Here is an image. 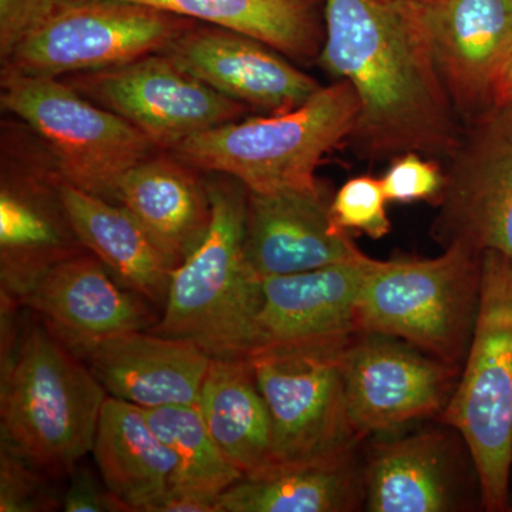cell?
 <instances>
[{"instance_id":"25","label":"cell","mask_w":512,"mask_h":512,"mask_svg":"<svg viewBox=\"0 0 512 512\" xmlns=\"http://www.w3.org/2000/svg\"><path fill=\"white\" fill-rule=\"evenodd\" d=\"M365 507L356 450L306 464H278L244 476L220 495L221 512H352Z\"/></svg>"},{"instance_id":"7","label":"cell","mask_w":512,"mask_h":512,"mask_svg":"<svg viewBox=\"0 0 512 512\" xmlns=\"http://www.w3.org/2000/svg\"><path fill=\"white\" fill-rule=\"evenodd\" d=\"M3 109L42 137L56 173L80 190L113 201L121 178L153 156V141L69 83L3 69Z\"/></svg>"},{"instance_id":"2","label":"cell","mask_w":512,"mask_h":512,"mask_svg":"<svg viewBox=\"0 0 512 512\" xmlns=\"http://www.w3.org/2000/svg\"><path fill=\"white\" fill-rule=\"evenodd\" d=\"M107 393L92 370L39 319L23 323L2 357L0 444L52 477L92 453Z\"/></svg>"},{"instance_id":"28","label":"cell","mask_w":512,"mask_h":512,"mask_svg":"<svg viewBox=\"0 0 512 512\" xmlns=\"http://www.w3.org/2000/svg\"><path fill=\"white\" fill-rule=\"evenodd\" d=\"M382 181L359 175L346 181L330 201V217L339 231L382 239L392 229Z\"/></svg>"},{"instance_id":"26","label":"cell","mask_w":512,"mask_h":512,"mask_svg":"<svg viewBox=\"0 0 512 512\" xmlns=\"http://www.w3.org/2000/svg\"><path fill=\"white\" fill-rule=\"evenodd\" d=\"M242 33L296 60H318L325 42V0H131Z\"/></svg>"},{"instance_id":"29","label":"cell","mask_w":512,"mask_h":512,"mask_svg":"<svg viewBox=\"0 0 512 512\" xmlns=\"http://www.w3.org/2000/svg\"><path fill=\"white\" fill-rule=\"evenodd\" d=\"M55 477L0 444V511L50 512L62 508Z\"/></svg>"},{"instance_id":"18","label":"cell","mask_w":512,"mask_h":512,"mask_svg":"<svg viewBox=\"0 0 512 512\" xmlns=\"http://www.w3.org/2000/svg\"><path fill=\"white\" fill-rule=\"evenodd\" d=\"M107 396L141 409L197 404L211 356L190 340L123 333L80 353Z\"/></svg>"},{"instance_id":"6","label":"cell","mask_w":512,"mask_h":512,"mask_svg":"<svg viewBox=\"0 0 512 512\" xmlns=\"http://www.w3.org/2000/svg\"><path fill=\"white\" fill-rule=\"evenodd\" d=\"M481 255L451 245L436 258H370L357 302L359 333L393 336L461 367L480 306Z\"/></svg>"},{"instance_id":"14","label":"cell","mask_w":512,"mask_h":512,"mask_svg":"<svg viewBox=\"0 0 512 512\" xmlns=\"http://www.w3.org/2000/svg\"><path fill=\"white\" fill-rule=\"evenodd\" d=\"M20 306L76 356L101 340L150 330L160 320L153 303L121 285L87 251L47 269Z\"/></svg>"},{"instance_id":"31","label":"cell","mask_w":512,"mask_h":512,"mask_svg":"<svg viewBox=\"0 0 512 512\" xmlns=\"http://www.w3.org/2000/svg\"><path fill=\"white\" fill-rule=\"evenodd\" d=\"M63 0H0V57L2 62L42 26Z\"/></svg>"},{"instance_id":"30","label":"cell","mask_w":512,"mask_h":512,"mask_svg":"<svg viewBox=\"0 0 512 512\" xmlns=\"http://www.w3.org/2000/svg\"><path fill=\"white\" fill-rule=\"evenodd\" d=\"M439 163V160L419 153L394 157L380 178L387 201L436 205L444 185V167Z\"/></svg>"},{"instance_id":"22","label":"cell","mask_w":512,"mask_h":512,"mask_svg":"<svg viewBox=\"0 0 512 512\" xmlns=\"http://www.w3.org/2000/svg\"><path fill=\"white\" fill-rule=\"evenodd\" d=\"M57 190L83 248L121 285L163 309L175 269L140 222L123 205L80 190L60 177Z\"/></svg>"},{"instance_id":"35","label":"cell","mask_w":512,"mask_h":512,"mask_svg":"<svg viewBox=\"0 0 512 512\" xmlns=\"http://www.w3.org/2000/svg\"><path fill=\"white\" fill-rule=\"evenodd\" d=\"M508 109H510L512 111V103L510 104V106H507Z\"/></svg>"},{"instance_id":"34","label":"cell","mask_w":512,"mask_h":512,"mask_svg":"<svg viewBox=\"0 0 512 512\" xmlns=\"http://www.w3.org/2000/svg\"><path fill=\"white\" fill-rule=\"evenodd\" d=\"M512 103V50L505 62L503 70H501L500 77H498L497 86L494 92V107L510 106Z\"/></svg>"},{"instance_id":"12","label":"cell","mask_w":512,"mask_h":512,"mask_svg":"<svg viewBox=\"0 0 512 512\" xmlns=\"http://www.w3.org/2000/svg\"><path fill=\"white\" fill-rule=\"evenodd\" d=\"M342 372L350 421L365 440L413 421L440 417L461 367L402 339L360 332L343 348Z\"/></svg>"},{"instance_id":"17","label":"cell","mask_w":512,"mask_h":512,"mask_svg":"<svg viewBox=\"0 0 512 512\" xmlns=\"http://www.w3.org/2000/svg\"><path fill=\"white\" fill-rule=\"evenodd\" d=\"M329 190L248 191L245 254L259 279L355 261L365 254L330 217Z\"/></svg>"},{"instance_id":"27","label":"cell","mask_w":512,"mask_h":512,"mask_svg":"<svg viewBox=\"0 0 512 512\" xmlns=\"http://www.w3.org/2000/svg\"><path fill=\"white\" fill-rule=\"evenodd\" d=\"M143 410L151 429L177 458L175 485L221 495L244 477L215 444L197 404Z\"/></svg>"},{"instance_id":"5","label":"cell","mask_w":512,"mask_h":512,"mask_svg":"<svg viewBox=\"0 0 512 512\" xmlns=\"http://www.w3.org/2000/svg\"><path fill=\"white\" fill-rule=\"evenodd\" d=\"M439 420L456 430L476 467L481 507L511 510L512 261L481 255L480 306L454 392Z\"/></svg>"},{"instance_id":"9","label":"cell","mask_w":512,"mask_h":512,"mask_svg":"<svg viewBox=\"0 0 512 512\" xmlns=\"http://www.w3.org/2000/svg\"><path fill=\"white\" fill-rule=\"evenodd\" d=\"M348 342L248 356L271 412L276 466L329 460L362 443L343 382Z\"/></svg>"},{"instance_id":"32","label":"cell","mask_w":512,"mask_h":512,"mask_svg":"<svg viewBox=\"0 0 512 512\" xmlns=\"http://www.w3.org/2000/svg\"><path fill=\"white\" fill-rule=\"evenodd\" d=\"M69 484L62 493V510L66 512H130L116 497L103 478L89 467L77 464L69 474Z\"/></svg>"},{"instance_id":"19","label":"cell","mask_w":512,"mask_h":512,"mask_svg":"<svg viewBox=\"0 0 512 512\" xmlns=\"http://www.w3.org/2000/svg\"><path fill=\"white\" fill-rule=\"evenodd\" d=\"M57 173L6 175L0 192V302L20 306L47 269L86 252L57 190Z\"/></svg>"},{"instance_id":"16","label":"cell","mask_w":512,"mask_h":512,"mask_svg":"<svg viewBox=\"0 0 512 512\" xmlns=\"http://www.w3.org/2000/svg\"><path fill=\"white\" fill-rule=\"evenodd\" d=\"M163 53L222 96L266 116L301 106L322 87L254 37L204 23H194Z\"/></svg>"},{"instance_id":"10","label":"cell","mask_w":512,"mask_h":512,"mask_svg":"<svg viewBox=\"0 0 512 512\" xmlns=\"http://www.w3.org/2000/svg\"><path fill=\"white\" fill-rule=\"evenodd\" d=\"M430 235L441 248L461 245L512 261V111L493 109L464 124L444 165Z\"/></svg>"},{"instance_id":"33","label":"cell","mask_w":512,"mask_h":512,"mask_svg":"<svg viewBox=\"0 0 512 512\" xmlns=\"http://www.w3.org/2000/svg\"><path fill=\"white\" fill-rule=\"evenodd\" d=\"M154 512H221L220 495L174 485Z\"/></svg>"},{"instance_id":"3","label":"cell","mask_w":512,"mask_h":512,"mask_svg":"<svg viewBox=\"0 0 512 512\" xmlns=\"http://www.w3.org/2000/svg\"><path fill=\"white\" fill-rule=\"evenodd\" d=\"M359 101L349 83L322 86L281 114L244 117L195 134L171 150L205 173L227 175L248 191H315L316 171L330 151L348 143Z\"/></svg>"},{"instance_id":"21","label":"cell","mask_w":512,"mask_h":512,"mask_svg":"<svg viewBox=\"0 0 512 512\" xmlns=\"http://www.w3.org/2000/svg\"><path fill=\"white\" fill-rule=\"evenodd\" d=\"M200 170L174 156H150L117 185L113 201L153 239L174 269L201 244L211 227L208 183Z\"/></svg>"},{"instance_id":"20","label":"cell","mask_w":512,"mask_h":512,"mask_svg":"<svg viewBox=\"0 0 512 512\" xmlns=\"http://www.w3.org/2000/svg\"><path fill=\"white\" fill-rule=\"evenodd\" d=\"M461 451L450 436L423 431L377 441L363 464L365 510L451 512L466 510Z\"/></svg>"},{"instance_id":"24","label":"cell","mask_w":512,"mask_h":512,"mask_svg":"<svg viewBox=\"0 0 512 512\" xmlns=\"http://www.w3.org/2000/svg\"><path fill=\"white\" fill-rule=\"evenodd\" d=\"M197 406L221 453L244 476L276 466L271 412L248 356L211 357Z\"/></svg>"},{"instance_id":"13","label":"cell","mask_w":512,"mask_h":512,"mask_svg":"<svg viewBox=\"0 0 512 512\" xmlns=\"http://www.w3.org/2000/svg\"><path fill=\"white\" fill-rule=\"evenodd\" d=\"M437 72L463 124L495 109L512 50V0H417Z\"/></svg>"},{"instance_id":"8","label":"cell","mask_w":512,"mask_h":512,"mask_svg":"<svg viewBox=\"0 0 512 512\" xmlns=\"http://www.w3.org/2000/svg\"><path fill=\"white\" fill-rule=\"evenodd\" d=\"M194 20L131 0H63L3 69L60 79L163 53Z\"/></svg>"},{"instance_id":"23","label":"cell","mask_w":512,"mask_h":512,"mask_svg":"<svg viewBox=\"0 0 512 512\" xmlns=\"http://www.w3.org/2000/svg\"><path fill=\"white\" fill-rule=\"evenodd\" d=\"M92 453L104 484L130 512H154L177 484V458L134 404L107 396Z\"/></svg>"},{"instance_id":"11","label":"cell","mask_w":512,"mask_h":512,"mask_svg":"<svg viewBox=\"0 0 512 512\" xmlns=\"http://www.w3.org/2000/svg\"><path fill=\"white\" fill-rule=\"evenodd\" d=\"M87 99L113 111L146 134L160 151L244 119L248 107L222 96L165 53H154L66 80Z\"/></svg>"},{"instance_id":"1","label":"cell","mask_w":512,"mask_h":512,"mask_svg":"<svg viewBox=\"0 0 512 512\" xmlns=\"http://www.w3.org/2000/svg\"><path fill=\"white\" fill-rule=\"evenodd\" d=\"M318 63L359 101L346 143L357 157L446 161L460 144L464 124L441 83L417 0H325Z\"/></svg>"},{"instance_id":"15","label":"cell","mask_w":512,"mask_h":512,"mask_svg":"<svg viewBox=\"0 0 512 512\" xmlns=\"http://www.w3.org/2000/svg\"><path fill=\"white\" fill-rule=\"evenodd\" d=\"M370 256L262 279L249 356L348 342L357 329V302Z\"/></svg>"},{"instance_id":"4","label":"cell","mask_w":512,"mask_h":512,"mask_svg":"<svg viewBox=\"0 0 512 512\" xmlns=\"http://www.w3.org/2000/svg\"><path fill=\"white\" fill-rule=\"evenodd\" d=\"M222 177L208 183L211 227L175 269L163 313L150 332L190 340L211 357L249 356L262 281L245 254L248 190Z\"/></svg>"}]
</instances>
